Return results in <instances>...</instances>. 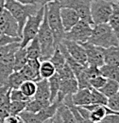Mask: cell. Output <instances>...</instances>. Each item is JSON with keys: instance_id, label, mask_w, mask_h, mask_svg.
Instances as JSON below:
<instances>
[{"instance_id": "obj_49", "label": "cell", "mask_w": 119, "mask_h": 123, "mask_svg": "<svg viewBox=\"0 0 119 123\" xmlns=\"http://www.w3.org/2000/svg\"><path fill=\"white\" fill-rule=\"evenodd\" d=\"M90 1H94V0H90Z\"/></svg>"}, {"instance_id": "obj_44", "label": "cell", "mask_w": 119, "mask_h": 123, "mask_svg": "<svg viewBox=\"0 0 119 123\" xmlns=\"http://www.w3.org/2000/svg\"><path fill=\"white\" fill-rule=\"evenodd\" d=\"M17 2H21V3H24V4H33L34 3V0H15Z\"/></svg>"}, {"instance_id": "obj_27", "label": "cell", "mask_w": 119, "mask_h": 123, "mask_svg": "<svg viewBox=\"0 0 119 123\" xmlns=\"http://www.w3.org/2000/svg\"><path fill=\"white\" fill-rule=\"evenodd\" d=\"M49 104H50V101L48 100H42V99H37L32 98L28 101L25 111L31 112V113H38L42 109L47 107Z\"/></svg>"}, {"instance_id": "obj_41", "label": "cell", "mask_w": 119, "mask_h": 123, "mask_svg": "<svg viewBox=\"0 0 119 123\" xmlns=\"http://www.w3.org/2000/svg\"><path fill=\"white\" fill-rule=\"evenodd\" d=\"M102 123H119V113L117 114H110L105 116L104 118L100 121Z\"/></svg>"}, {"instance_id": "obj_23", "label": "cell", "mask_w": 119, "mask_h": 123, "mask_svg": "<svg viewBox=\"0 0 119 123\" xmlns=\"http://www.w3.org/2000/svg\"><path fill=\"white\" fill-rule=\"evenodd\" d=\"M26 48V52H27V56L29 59H41V46L39 44L38 39L35 37L34 39H32L30 43L25 46Z\"/></svg>"}, {"instance_id": "obj_21", "label": "cell", "mask_w": 119, "mask_h": 123, "mask_svg": "<svg viewBox=\"0 0 119 123\" xmlns=\"http://www.w3.org/2000/svg\"><path fill=\"white\" fill-rule=\"evenodd\" d=\"M29 61V58L27 56L26 48L25 47H19L13 54V69L14 71L21 70Z\"/></svg>"}, {"instance_id": "obj_16", "label": "cell", "mask_w": 119, "mask_h": 123, "mask_svg": "<svg viewBox=\"0 0 119 123\" xmlns=\"http://www.w3.org/2000/svg\"><path fill=\"white\" fill-rule=\"evenodd\" d=\"M13 54L0 60V86L6 85V82H7L9 76L14 71V69H13Z\"/></svg>"}, {"instance_id": "obj_11", "label": "cell", "mask_w": 119, "mask_h": 123, "mask_svg": "<svg viewBox=\"0 0 119 123\" xmlns=\"http://www.w3.org/2000/svg\"><path fill=\"white\" fill-rule=\"evenodd\" d=\"M81 46H83L86 57H87V63L89 65H95L97 67H100L104 64V58L103 53L101 51V47L95 46L89 42L82 43Z\"/></svg>"}, {"instance_id": "obj_4", "label": "cell", "mask_w": 119, "mask_h": 123, "mask_svg": "<svg viewBox=\"0 0 119 123\" xmlns=\"http://www.w3.org/2000/svg\"><path fill=\"white\" fill-rule=\"evenodd\" d=\"M36 38L39 41V44L41 46V59L40 61H44V60H49V58L52 56L56 46L54 43V38H53V34L50 31V28L48 26L47 23V19H46V13H45V15L44 19L42 21V24L40 26L39 31L37 33Z\"/></svg>"}, {"instance_id": "obj_30", "label": "cell", "mask_w": 119, "mask_h": 123, "mask_svg": "<svg viewBox=\"0 0 119 123\" xmlns=\"http://www.w3.org/2000/svg\"><path fill=\"white\" fill-rule=\"evenodd\" d=\"M57 112L59 113L60 117H61V120L63 121V123H76L75 117L72 112H71V110L65 104H63L62 102L60 104Z\"/></svg>"}, {"instance_id": "obj_13", "label": "cell", "mask_w": 119, "mask_h": 123, "mask_svg": "<svg viewBox=\"0 0 119 123\" xmlns=\"http://www.w3.org/2000/svg\"><path fill=\"white\" fill-rule=\"evenodd\" d=\"M40 63H41V61L38 59H29L27 64L19 71L22 73L23 77L25 78L26 80L38 81L41 80L40 73H39Z\"/></svg>"}, {"instance_id": "obj_48", "label": "cell", "mask_w": 119, "mask_h": 123, "mask_svg": "<svg viewBox=\"0 0 119 123\" xmlns=\"http://www.w3.org/2000/svg\"><path fill=\"white\" fill-rule=\"evenodd\" d=\"M117 4H119V1H118V2H117Z\"/></svg>"}, {"instance_id": "obj_43", "label": "cell", "mask_w": 119, "mask_h": 123, "mask_svg": "<svg viewBox=\"0 0 119 123\" xmlns=\"http://www.w3.org/2000/svg\"><path fill=\"white\" fill-rule=\"evenodd\" d=\"M54 1H57V0H34V3H36L40 6H45L46 4H48L50 2H54Z\"/></svg>"}, {"instance_id": "obj_18", "label": "cell", "mask_w": 119, "mask_h": 123, "mask_svg": "<svg viewBox=\"0 0 119 123\" xmlns=\"http://www.w3.org/2000/svg\"><path fill=\"white\" fill-rule=\"evenodd\" d=\"M90 88L77 89V91L71 96L72 102L74 105L85 106V105L91 104V90H90Z\"/></svg>"}, {"instance_id": "obj_31", "label": "cell", "mask_w": 119, "mask_h": 123, "mask_svg": "<svg viewBox=\"0 0 119 123\" xmlns=\"http://www.w3.org/2000/svg\"><path fill=\"white\" fill-rule=\"evenodd\" d=\"M36 88H37L36 81L33 80H25L19 87L20 91L30 98H32L34 97L36 93Z\"/></svg>"}, {"instance_id": "obj_24", "label": "cell", "mask_w": 119, "mask_h": 123, "mask_svg": "<svg viewBox=\"0 0 119 123\" xmlns=\"http://www.w3.org/2000/svg\"><path fill=\"white\" fill-rule=\"evenodd\" d=\"M99 70H100V74L106 79L114 80L119 82V66L104 63L99 67Z\"/></svg>"}, {"instance_id": "obj_50", "label": "cell", "mask_w": 119, "mask_h": 123, "mask_svg": "<svg viewBox=\"0 0 119 123\" xmlns=\"http://www.w3.org/2000/svg\"><path fill=\"white\" fill-rule=\"evenodd\" d=\"M97 123H102V122H97Z\"/></svg>"}, {"instance_id": "obj_15", "label": "cell", "mask_w": 119, "mask_h": 123, "mask_svg": "<svg viewBox=\"0 0 119 123\" xmlns=\"http://www.w3.org/2000/svg\"><path fill=\"white\" fill-rule=\"evenodd\" d=\"M78 89L77 81L76 78L66 79V80H60V90L58 93V96L56 98L57 100L62 102V99L67 95H73Z\"/></svg>"}, {"instance_id": "obj_51", "label": "cell", "mask_w": 119, "mask_h": 123, "mask_svg": "<svg viewBox=\"0 0 119 123\" xmlns=\"http://www.w3.org/2000/svg\"><path fill=\"white\" fill-rule=\"evenodd\" d=\"M0 120H1V119H0Z\"/></svg>"}, {"instance_id": "obj_38", "label": "cell", "mask_w": 119, "mask_h": 123, "mask_svg": "<svg viewBox=\"0 0 119 123\" xmlns=\"http://www.w3.org/2000/svg\"><path fill=\"white\" fill-rule=\"evenodd\" d=\"M106 106H108L110 109L119 113V90L114 95H113L112 97L108 98V101H107Z\"/></svg>"}, {"instance_id": "obj_32", "label": "cell", "mask_w": 119, "mask_h": 123, "mask_svg": "<svg viewBox=\"0 0 119 123\" xmlns=\"http://www.w3.org/2000/svg\"><path fill=\"white\" fill-rule=\"evenodd\" d=\"M49 61L53 63V65L55 66L56 72L59 71L60 68H62L63 65H64L65 62H66L64 57H63V55L61 54V52H60V50L59 49L58 46H56V48H55V50H54L52 56L49 58Z\"/></svg>"}, {"instance_id": "obj_35", "label": "cell", "mask_w": 119, "mask_h": 123, "mask_svg": "<svg viewBox=\"0 0 119 123\" xmlns=\"http://www.w3.org/2000/svg\"><path fill=\"white\" fill-rule=\"evenodd\" d=\"M28 101H11L10 102V115L18 116L27 106Z\"/></svg>"}, {"instance_id": "obj_19", "label": "cell", "mask_w": 119, "mask_h": 123, "mask_svg": "<svg viewBox=\"0 0 119 123\" xmlns=\"http://www.w3.org/2000/svg\"><path fill=\"white\" fill-rule=\"evenodd\" d=\"M101 51L103 53L105 64H111L119 66V46H113L102 48Z\"/></svg>"}, {"instance_id": "obj_25", "label": "cell", "mask_w": 119, "mask_h": 123, "mask_svg": "<svg viewBox=\"0 0 119 123\" xmlns=\"http://www.w3.org/2000/svg\"><path fill=\"white\" fill-rule=\"evenodd\" d=\"M39 73H40L41 79L48 80L56 73V68L49 60H44V61H41Z\"/></svg>"}, {"instance_id": "obj_26", "label": "cell", "mask_w": 119, "mask_h": 123, "mask_svg": "<svg viewBox=\"0 0 119 123\" xmlns=\"http://www.w3.org/2000/svg\"><path fill=\"white\" fill-rule=\"evenodd\" d=\"M47 80H48L49 90H50L49 101H50V103H52L56 99V98L58 96V93H59V90H60V80L59 75L56 72L52 77H50Z\"/></svg>"}, {"instance_id": "obj_45", "label": "cell", "mask_w": 119, "mask_h": 123, "mask_svg": "<svg viewBox=\"0 0 119 123\" xmlns=\"http://www.w3.org/2000/svg\"><path fill=\"white\" fill-rule=\"evenodd\" d=\"M5 1H6V0H0V13H1L2 11L5 9Z\"/></svg>"}, {"instance_id": "obj_42", "label": "cell", "mask_w": 119, "mask_h": 123, "mask_svg": "<svg viewBox=\"0 0 119 123\" xmlns=\"http://www.w3.org/2000/svg\"><path fill=\"white\" fill-rule=\"evenodd\" d=\"M52 123H63V121L61 120V117H60L58 112H56V114L52 117Z\"/></svg>"}, {"instance_id": "obj_17", "label": "cell", "mask_w": 119, "mask_h": 123, "mask_svg": "<svg viewBox=\"0 0 119 123\" xmlns=\"http://www.w3.org/2000/svg\"><path fill=\"white\" fill-rule=\"evenodd\" d=\"M10 92L8 86H0V119L10 115Z\"/></svg>"}, {"instance_id": "obj_10", "label": "cell", "mask_w": 119, "mask_h": 123, "mask_svg": "<svg viewBox=\"0 0 119 123\" xmlns=\"http://www.w3.org/2000/svg\"><path fill=\"white\" fill-rule=\"evenodd\" d=\"M0 31L12 37H20L18 24L7 9H4L0 13Z\"/></svg>"}, {"instance_id": "obj_2", "label": "cell", "mask_w": 119, "mask_h": 123, "mask_svg": "<svg viewBox=\"0 0 119 123\" xmlns=\"http://www.w3.org/2000/svg\"><path fill=\"white\" fill-rule=\"evenodd\" d=\"M87 42L102 48L119 46V39L108 23L94 25L92 34Z\"/></svg>"}, {"instance_id": "obj_40", "label": "cell", "mask_w": 119, "mask_h": 123, "mask_svg": "<svg viewBox=\"0 0 119 123\" xmlns=\"http://www.w3.org/2000/svg\"><path fill=\"white\" fill-rule=\"evenodd\" d=\"M0 123H25L23 121V119L21 118V117L14 116V115H9L7 117H5L4 118H2L0 120Z\"/></svg>"}, {"instance_id": "obj_1", "label": "cell", "mask_w": 119, "mask_h": 123, "mask_svg": "<svg viewBox=\"0 0 119 123\" xmlns=\"http://www.w3.org/2000/svg\"><path fill=\"white\" fill-rule=\"evenodd\" d=\"M42 6L33 3V4H24L21 2H17L15 0H6L5 1V9H7L11 14L14 17L18 28H19V36L21 37V33L23 27L30 15L35 14L38 10Z\"/></svg>"}, {"instance_id": "obj_46", "label": "cell", "mask_w": 119, "mask_h": 123, "mask_svg": "<svg viewBox=\"0 0 119 123\" xmlns=\"http://www.w3.org/2000/svg\"><path fill=\"white\" fill-rule=\"evenodd\" d=\"M54 117V116H53ZM43 123H52V117L51 118H48V119H46L45 121H44Z\"/></svg>"}, {"instance_id": "obj_6", "label": "cell", "mask_w": 119, "mask_h": 123, "mask_svg": "<svg viewBox=\"0 0 119 123\" xmlns=\"http://www.w3.org/2000/svg\"><path fill=\"white\" fill-rule=\"evenodd\" d=\"M60 103V101L55 99L47 107L42 109L38 113H31L24 110L22 113L19 114V116L25 123H43L46 119L53 117Z\"/></svg>"}, {"instance_id": "obj_28", "label": "cell", "mask_w": 119, "mask_h": 123, "mask_svg": "<svg viewBox=\"0 0 119 123\" xmlns=\"http://www.w3.org/2000/svg\"><path fill=\"white\" fill-rule=\"evenodd\" d=\"M25 80V78L23 77L20 71H13L8 78L6 86H8L10 89H19L20 85Z\"/></svg>"}, {"instance_id": "obj_20", "label": "cell", "mask_w": 119, "mask_h": 123, "mask_svg": "<svg viewBox=\"0 0 119 123\" xmlns=\"http://www.w3.org/2000/svg\"><path fill=\"white\" fill-rule=\"evenodd\" d=\"M36 93L33 97V98L42 99V100H48L50 98V90H49V84L48 80L45 79H41L40 80L36 81Z\"/></svg>"}, {"instance_id": "obj_36", "label": "cell", "mask_w": 119, "mask_h": 123, "mask_svg": "<svg viewBox=\"0 0 119 123\" xmlns=\"http://www.w3.org/2000/svg\"><path fill=\"white\" fill-rule=\"evenodd\" d=\"M10 99L11 101H29L30 98L25 96L20 91V89H11Z\"/></svg>"}, {"instance_id": "obj_12", "label": "cell", "mask_w": 119, "mask_h": 123, "mask_svg": "<svg viewBox=\"0 0 119 123\" xmlns=\"http://www.w3.org/2000/svg\"><path fill=\"white\" fill-rule=\"evenodd\" d=\"M61 43L65 46L68 53L70 54V56L74 59L75 61L77 62L80 64L87 63L86 53H85V50H84L83 46H81V44L76 43L73 41H69V40H65V39H63L61 41Z\"/></svg>"}, {"instance_id": "obj_39", "label": "cell", "mask_w": 119, "mask_h": 123, "mask_svg": "<svg viewBox=\"0 0 119 123\" xmlns=\"http://www.w3.org/2000/svg\"><path fill=\"white\" fill-rule=\"evenodd\" d=\"M15 42H21V37H12L0 31V46L9 45Z\"/></svg>"}, {"instance_id": "obj_9", "label": "cell", "mask_w": 119, "mask_h": 123, "mask_svg": "<svg viewBox=\"0 0 119 123\" xmlns=\"http://www.w3.org/2000/svg\"><path fill=\"white\" fill-rule=\"evenodd\" d=\"M60 7H66L73 9L78 14L80 20H83L90 25L94 26L91 12H90V0H57Z\"/></svg>"}, {"instance_id": "obj_37", "label": "cell", "mask_w": 119, "mask_h": 123, "mask_svg": "<svg viewBox=\"0 0 119 123\" xmlns=\"http://www.w3.org/2000/svg\"><path fill=\"white\" fill-rule=\"evenodd\" d=\"M106 81H107L106 78L103 77L102 75H98V76H95V77L90 79V86L94 89L99 90L101 87H103Z\"/></svg>"}, {"instance_id": "obj_7", "label": "cell", "mask_w": 119, "mask_h": 123, "mask_svg": "<svg viewBox=\"0 0 119 123\" xmlns=\"http://www.w3.org/2000/svg\"><path fill=\"white\" fill-rule=\"evenodd\" d=\"M90 12L94 25L108 23L112 13V2L108 0L91 1Z\"/></svg>"}, {"instance_id": "obj_33", "label": "cell", "mask_w": 119, "mask_h": 123, "mask_svg": "<svg viewBox=\"0 0 119 123\" xmlns=\"http://www.w3.org/2000/svg\"><path fill=\"white\" fill-rule=\"evenodd\" d=\"M91 90V104H99V105H107L108 98L103 95L99 90L90 88Z\"/></svg>"}, {"instance_id": "obj_14", "label": "cell", "mask_w": 119, "mask_h": 123, "mask_svg": "<svg viewBox=\"0 0 119 123\" xmlns=\"http://www.w3.org/2000/svg\"><path fill=\"white\" fill-rule=\"evenodd\" d=\"M60 15L61 23L65 32L71 30L72 27L76 25L80 19L77 12H75L73 9L66 8V7H60Z\"/></svg>"}, {"instance_id": "obj_8", "label": "cell", "mask_w": 119, "mask_h": 123, "mask_svg": "<svg viewBox=\"0 0 119 123\" xmlns=\"http://www.w3.org/2000/svg\"><path fill=\"white\" fill-rule=\"evenodd\" d=\"M93 31V26L89 23L80 20L72 27L71 30L64 33V39L82 44L88 41Z\"/></svg>"}, {"instance_id": "obj_5", "label": "cell", "mask_w": 119, "mask_h": 123, "mask_svg": "<svg viewBox=\"0 0 119 123\" xmlns=\"http://www.w3.org/2000/svg\"><path fill=\"white\" fill-rule=\"evenodd\" d=\"M44 15H45V6H42L35 14L30 15L27 19L21 33V42H20L21 47H25L32 39H34L37 36L40 26L44 19Z\"/></svg>"}, {"instance_id": "obj_3", "label": "cell", "mask_w": 119, "mask_h": 123, "mask_svg": "<svg viewBox=\"0 0 119 123\" xmlns=\"http://www.w3.org/2000/svg\"><path fill=\"white\" fill-rule=\"evenodd\" d=\"M45 10L47 23L53 34L55 46H57L64 39V33H65L60 15V6L58 1H54L45 5Z\"/></svg>"}, {"instance_id": "obj_34", "label": "cell", "mask_w": 119, "mask_h": 123, "mask_svg": "<svg viewBox=\"0 0 119 123\" xmlns=\"http://www.w3.org/2000/svg\"><path fill=\"white\" fill-rule=\"evenodd\" d=\"M19 47H20V42H15V43H12L9 45L0 46V60L10 55H12Z\"/></svg>"}, {"instance_id": "obj_22", "label": "cell", "mask_w": 119, "mask_h": 123, "mask_svg": "<svg viewBox=\"0 0 119 123\" xmlns=\"http://www.w3.org/2000/svg\"><path fill=\"white\" fill-rule=\"evenodd\" d=\"M108 24L119 39V4L117 3L112 2V13L110 15Z\"/></svg>"}, {"instance_id": "obj_29", "label": "cell", "mask_w": 119, "mask_h": 123, "mask_svg": "<svg viewBox=\"0 0 119 123\" xmlns=\"http://www.w3.org/2000/svg\"><path fill=\"white\" fill-rule=\"evenodd\" d=\"M119 90V82L114 80H110L107 79V81L103 85V87H101L99 89V91L105 95L107 98L112 97L113 95H114L115 93Z\"/></svg>"}, {"instance_id": "obj_47", "label": "cell", "mask_w": 119, "mask_h": 123, "mask_svg": "<svg viewBox=\"0 0 119 123\" xmlns=\"http://www.w3.org/2000/svg\"><path fill=\"white\" fill-rule=\"evenodd\" d=\"M112 1H113V2H114V3H117L119 0H112Z\"/></svg>"}]
</instances>
